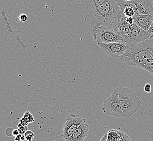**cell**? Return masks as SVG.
Listing matches in <instances>:
<instances>
[{"mask_svg":"<svg viewBox=\"0 0 153 141\" xmlns=\"http://www.w3.org/2000/svg\"><path fill=\"white\" fill-rule=\"evenodd\" d=\"M24 135L26 137V141H32L34 139V132L32 131H30V130H27Z\"/></svg>","mask_w":153,"mask_h":141,"instance_id":"2e32d148","label":"cell"},{"mask_svg":"<svg viewBox=\"0 0 153 141\" xmlns=\"http://www.w3.org/2000/svg\"><path fill=\"white\" fill-rule=\"evenodd\" d=\"M134 22L144 30L148 31L153 23V15H143L138 13L134 17Z\"/></svg>","mask_w":153,"mask_h":141,"instance_id":"7c38bea8","label":"cell"},{"mask_svg":"<svg viewBox=\"0 0 153 141\" xmlns=\"http://www.w3.org/2000/svg\"><path fill=\"white\" fill-rule=\"evenodd\" d=\"M85 15V21L91 26L93 33L100 26L108 27L115 31L121 21L126 17L117 0H105Z\"/></svg>","mask_w":153,"mask_h":141,"instance_id":"6da1fadb","label":"cell"},{"mask_svg":"<svg viewBox=\"0 0 153 141\" xmlns=\"http://www.w3.org/2000/svg\"><path fill=\"white\" fill-rule=\"evenodd\" d=\"M18 128L19 132L20 133V134H21V135H24L25 134V132H26L28 130L27 126H23L22 124L21 123L18 124Z\"/></svg>","mask_w":153,"mask_h":141,"instance_id":"e0dca14e","label":"cell"},{"mask_svg":"<svg viewBox=\"0 0 153 141\" xmlns=\"http://www.w3.org/2000/svg\"><path fill=\"white\" fill-rule=\"evenodd\" d=\"M100 141H108V134H104Z\"/></svg>","mask_w":153,"mask_h":141,"instance_id":"603a6c76","label":"cell"},{"mask_svg":"<svg viewBox=\"0 0 153 141\" xmlns=\"http://www.w3.org/2000/svg\"><path fill=\"white\" fill-rule=\"evenodd\" d=\"M21 140H22V141H25V140H26V137H25V135H22V137H21Z\"/></svg>","mask_w":153,"mask_h":141,"instance_id":"4316f807","label":"cell"},{"mask_svg":"<svg viewBox=\"0 0 153 141\" xmlns=\"http://www.w3.org/2000/svg\"><path fill=\"white\" fill-rule=\"evenodd\" d=\"M85 121V119L82 117H77L74 114L69 115L63 126L61 137L65 140L68 139Z\"/></svg>","mask_w":153,"mask_h":141,"instance_id":"ba28073f","label":"cell"},{"mask_svg":"<svg viewBox=\"0 0 153 141\" xmlns=\"http://www.w3.org/2000/svg\"><path fill=\"white\" fill-rule=\"evenodd\" d=\"M98 45L102 50L103 52L112 58H120L129 47L124 42H115L111 43H98Z\"/></svg>","mask_w":153,"mask_h":141,"instance_id":"52a82bcc","label":"cell"},{"mask_svg":"<svg viewBox=\"0 0 153 141\" xmlns=\"http://www.w3.org/2000/svg\"><path fill=\"white\" fill-rule=\"evenodd\" d=\"M138 12L143 15H153V0H131Z\"/></svg>","mask_w":153,"mask_h":141,"instance_id":"9c48e42d","label":"cell"},{"mask_svg":"<svg viewBox=\"0 0 153 141\" xmlns=\"http://www.w3.org/2000/svg\"><path fill=\"white\" fill-rule=\"evenodd\" d=\"M20 123L22 124L23 126H27V125H28V124L30 123L28 121H27L25 119H24L23 117L21 118V119L20 120Z\"/></svg>","mask_w":153,"mask_h":141,"instance_id":"44dd1931","label":"cell"},{"mask_svg":"<svg viewBox=\"0 0 153 141\" xmlns=\"http://www.w3.org/2000/svg\"><path fill=\"white\" fill-rule=\"evenodd\" d=\"M142 69L147 70L153 75V59H151L147 62H146L142 67Z\"/></svg>","mask_w":153,"mask_h":141,"instance_id":"5bb4252c","label":"cell"},{"mask_svg":"<svg viewBox=\"0 0 153 141\" xmlns=\"http://www.w3.org/2000/svg\"><path fill=\"white\" fill-rule=\"evenodd\" d=\"M152 35L134 23L130 26L128 33L123 39V42L129 48L149 38Z\"/></svg>","mask_w":153,"mask_h":141,"instance_id":"277c9868","label":"cell"},{"mask_svg":"<svg viewBox=\"0 0 153 141\" xmlns=\"http://www.w3.org/2000/svg\"><path fill=\"white\" fill-rule=\"evenodd\" d=\"M120 59L127 65L142 68L146 62L153 59V35L141 43L128 48Z\"/></svg>","mask_w":153,"mask_h":141,"instance_id":"7a4b0ae2","label":"cell"},{"mask_svg":"<svg viewBox=\"0 0 153 141\" xmlns=\"http://www.w3.org/2000/svg\"><path fill=\"white\" fill-rule=\"evenodd\" d=\"M102 110L105 114L116 117H124L121 102L115 90L110 97L103 102Z\"/></svg>","mask_w":153,"mask_h":141,"instance_id":"5b68a950","label":"cell"},{"mask_svg":"<svg viewBox=\"0 0 153 141\" xmlns=\"http://www.w3.org/2000/svg\"><path fill=\"white\" fill-rule=\"evenodd\" d=\"M124 1H131V0H124Z\"/></svg>","mask_w":153,"mask_h":141,"instance_id":"83f0119b","label":"cell"},{"mask_svg":"<svg viewBox=\"0 0 153 141\" xmlns=\"http://www.w3.org/2000/svg\"><path fill=\"white\" fill-rule=\"evenodd\" d=\"M117 4L127 18H134L138 13V10L131 1H125L124 0H117Z\"/></svg>","mask_w":153,"mask_h":141,"instance_id":"8fae6325","label":"cell"},{"mask_svg":"<svg viewBox=\"0 0 153 141\" xmlns=\"http://www.w3.org/2000/svg\"><path fill=\"white\" fill-rule=\"evenodd\" d=\"M89 130L88 124L86 121L83 122L79 128L72 134V135L66 139L65 141H84L88 136Z\"/></svg>","mask_w":153,"mask_h":141,"instance_id":"30bf717a","label":"cell"},{"mask_svg":"<svg viewBox=\"0 0 153 141\" xmlns=\"http://www.w3.org/2000/svg\"><path fill=\"white\" fill-rule=\"evenodd\" d=\"M19 19L21 22H26L27 20V19H28V17H27V16L26 14H21L19 16Z\"/></svg>","mask_w":153,"mask_h":141,"instance_id":"ac0fdd59","label":"cell"},{"mask_svg":"<svg viewBox=\"0 0 153 141\" xmlns=\"http://www.w3.org/2000/svg\"><path fill=\"white\" fill-rule=\"evenodd\" d=\"M94 33V38L98 43H111L115 42H123L121 35L108 27L100 26Z\"/></svg>","mask_w":153,"mask_h":141,"instance_id":"8992f818","label":"cell"},{"mask_svg":"<svg viewBox=\"0 0 153 141\" xmlns=\"http://www.w3.org/2000/svg\"><path fill=\"white\" fill-rule=\"evenodd\" d=\"M126 21H127V23H128L130 25H132L135 23L134 18H127L126 17Z\"/></svg>","mask_w":153,"mask_h":141,"instance_id":"7402d4cb","label":"cell"},{"mask_svg":"<svg viewBox=\"0 0 153 141\" xmlns=\"http://www.w3.org/2000/svg\"><path fill=\"white\" fill-rule=\"evenodd\" d=\"M20 133L19 132V130L18 129H14L13 131V135L14 136H16L19 135Z\"/></svg>","mask_w":153,"mask_h":141,"instance_id":"d4e9b609","label":"cell"},{"mask_svg":"<svg viewBox=\"0 0 153 141\" xmlns=\"http://www.w3.org/2000/svg\"><path fill=\"white\" fill-rule=\"evenodd\" d=\"M22 135H21V134H19V135H18L16 136H15V141H22V140H21Z\"/></svg>","mask_w":153,"mask_h":141,"instance_id":"cb8c5ba5","label":"cell"},{"mask_svg":"<svg viewBox=\"0 0 153 141\" xmlns=\"http://www.w3.org/2000/svg\"><path fill=\"white\" fill-rule=\"evenodd\" d=\"M121 141H131V139L128 136L126 135V134L123 133V136L122 137Z\"/></svg>","mask_w":153,"mask_h":141,"instance_id":"ffe728a7","label":"cell"},{"mask_svg":"<svg viewBox=\"0 0 153 141\" xmlns=\"http://www.w3.org/2000/svg\"><path fill=\"white\" fill-rule=\"evenodd\" d=\"M144 90L147 93H150L152 91V86L150 84H147L144 86Z\"/></svg>","mask_w":153,"mask_h":141,"instance_id":"d6986e66","label":"cell"},{"mask_svg":"<svg viewBox=\"0 0 153 141\" xmlns=\"http://www.w3.org/2000/svg\"><path fill=\"white\" fill-rule=\"evenodd\" d=\"M23 117L27 121H28L29 123H32L35 121V119L34 118L33 115H32L29 111L25 112L24 114Z\"/></svg>","mask_w":153,"mask_h":141,"instance_id":"9a60e30c","label":"cell"},{"mask_svg":"<svg viewBox=\"0 0 153 141\" xmlns=\"http://www.w3.org/2000/svg\"><path fill=\"white\" fill-rule=\"evenodd\" d=\"M148 32L150 34H151L153 35V24L151 25V26L150 27L149 29L148 30Z\"/></svg>","mask_w":153,"mask_h":141,"instance_id":"484cf974","label":"cell"},{"mask_svg":"<svg viewBox=\"0 0 153 141\" xmlns=\"http://www.w3.org/2000/svg\"><path fill=\"white\" fill-rule=\"evenodd\" d=\"M115 90L120 99L124 117H130L138 111L141 105V101L135 91L124 87H119Z\"/></svg>","mask_w":153,"mask_h":141,"instance_id":"3957f363","label":"cell"},{"mask_svg":"<svg viewBox=\"0 0 153 141\" xmlns=\"http://www.w3.org/2000/svg\"><path fill=\"white\" fill-rule=\"evenodd\" d=\"M104 1L105 0H82V8L85 14L102 4Z\"/></svg>","mask_w":153,"mask_h":141,"instance_id":"4fadbf2b","label":"cell"}]
</instances>
